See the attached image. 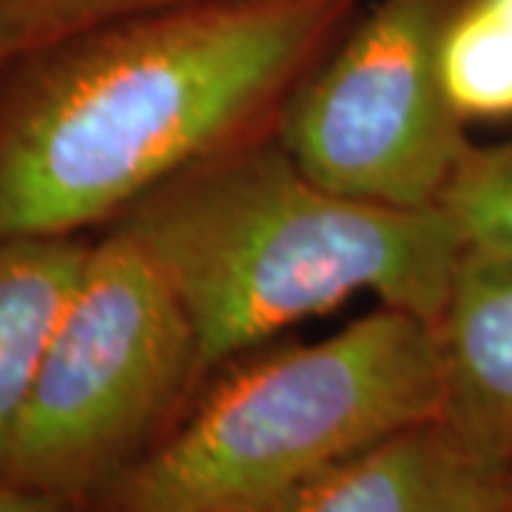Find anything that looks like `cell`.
<instances>
[{"label": "cell", "instance_id": "1", "mask_svg": "<svg viewBox=\"0 0 512 512\" xmlns=\"http://www.w3.org/2000/svg\"><path fill=\"white\" fill-rule=\"evenodd\" d=\"M362 0H205L0 66V242L80 237L271 137Z\"/></svg>", "mask_w": 512, "mask_h": 512}, {"label": "cell", "instance_id": "2", "mask_svg": "<svg viewBox=\"0 0 512 512\" xmlns=\"http://www.w3.org/2000/svg\"><path fill=\"white\" fill-rule=\"evenodd\" d=\"M111 225L180 302L202 373L362 293L433 322L461 256L439 208L336 194L276 134L188 165Z\"/></svg>", "mask_w": 512, "mask_h": 512}, {"label": "cell", "instance_id": "3", "mask_svg": "<svg viewBox=\"0 0 512 512\" xmlns=\"http://www.w3.org/2000/svg\"><path fill=\"white\" fill-rule=\"evenodd\" d=\"M97 512H276L384 439L441 419L430 322L379 305L308 345L245 353Z\"/></svg>", "mask_w": 512, "mask_h": 512}, {"label": "cell", "instance_id": "4", "mask_svg": "<svg viewBox=\"0 0 512 512\" xmlns=\"http://www.w3.org/2000/svg\"><path fill=\"white\" fill-rule=\"evenodd\" d=\"M202 376L180 302L131 237L109 225L89 248L0 478L89 504L146 453Z\"/></svg>", "mask_w": 512, "mask_h": 512}, {"label": "cell", "instance_id": "5", "mask_svg": "<svg viewBox=\"0 0 512 512\" xmlns=\"http://www.w3.org/2000/svg\"><path fill=\"white\" fill-rule=\"evenodd\" d=\"M456 0H376L296 89L276 137L311 180L402 211L436 208L473 148L439 77Z\"/></svg>", "mask_w": 512, "mask_h": 512}, {"label": "cell", "instance_id": "6", "mask_svg": "<svg viewBox=\"0 0 512 512\" xmlns=\"http://www.w3.org/2000/svg\"><path fill=\"white\" fill-rule=\"evenodd\" d=\"M510 484V467L433 419L348 458L276 512H495Z\"/></svg>", "mask_w": 512, "mask_h": 512}, {"label": "cell", "instance_id": "7", "mask_svg": "<svg viewBox=\"0 0 512 512\" xmlns=\"http://www.w3.org/2000/svg\"><path fill=\"white\" fill-rule=\"evenodd\" d=\"M430 328L441 367V421L512 470V262L458 256Z\"/></svg>", "mask_w": 512, "mask_h": 512}, {"label": "cell", "instance_id": "8", "mask_svg": "<svg viewBox=\"0 0 512 512\" xmlns=\"http://www.w3.org/2000/svg\"><path fill=\"white\" fill-rule=\"evenodd\" d=\"M89 248L92 242L83 237L0 242V464L77 291Z\"/></svg>", "mask_w": 512, "mask_h": 512}, {"label": "cell", "instance_id": "9", "mask_svg": "<svg viewBox=\"0 0 512 512\" xmlns=\"http://www.w3.org/2000/svg\"><path fill=\"white\" fill-rule=\"evenodd\" d=\"M439 77L467 128L512 120V0H456L439 35Z\"/></svg>", "mask_w": 512, "mask_h": 512}, {"label": "cell", "instance_id": "10", "mask_svg": "<svg viewBox=\"0 0 512 512\" xmlns=\"http://www.w3.org/2000/svg\"><path fill=\"white\" fill-rule=\"evenodd\" d=\"M461 254L512 262V137L473 143L439 200Z\"/></svg>", "mask_w": 512, "mask_h": 512}, {"label": "cell", "instance_id": "11", "mask_svg": "<svg viewBox=\"0 0 512 512\" xmlns=\"http://www.w3.org/2000/svg\"><path fill=\"white\" fill-rule=\"evenodd\" d=\"M205 0H0V66L109 23Z\"/></svg>", "mask_w": 512, "mask_h": 512}, {"label": "cell", "instance_id": "12", "mask_svg": "<svg viewBox=\"0 0 512 512\" xmlns=\"http://www.w3.org/2000/svg\"><path fill=\"white\" fill-rule=\"evenodd\" d=\"M69 501L52 493H40L32 487H23L15 481L0 478V512H77Z\"/></svg>", "mask_w": 512, "mask_h": 512}, {"label": "cell", "instance_id": "13", "mask_svg": "<svg viewBox=\"0 0 512 512\" xmlns=\"http://www.w3.org/2000/svg\"><path fill=\"white\" fill-rule=\"evenodd\" d=\"M495 512H512V484H510V490H507V495H504V501L498 504V510Z\"/></svg>", "mask_w": 512, "mask_h": 512}]
</instances>
